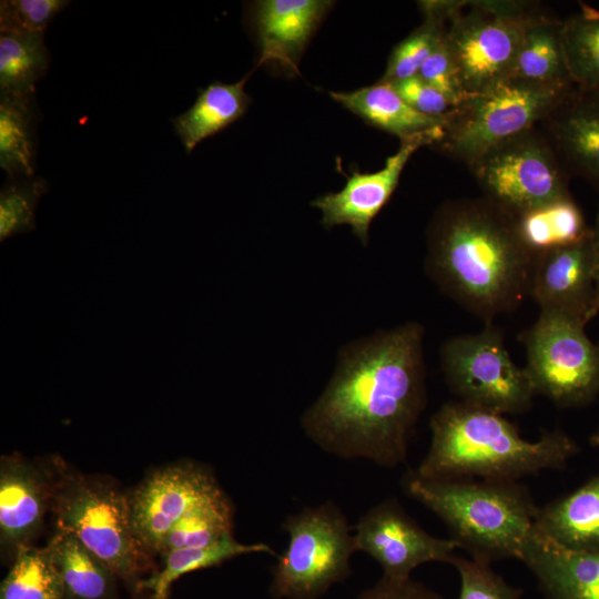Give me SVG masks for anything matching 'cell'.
Here are the masks:
<instances>
[{
    "mask_svg": "<svg viewBox=\"0 0 599 599\" xmlns=\"http://www.w3.org/2000/svg\"><path fill=\"white\" fill-rule=\"evenodd\" d=\"M424 328L408 322L345 345L302 427L324 451L383 467L405 461L426 406Z\"/></svg>",
    "mask_w": 599,
    "mask_h": 599,
    "instance_id": "6da1fadb",
    "label": "cell"
},
{
    "mask_svg": "<svg viewBox=\"0 0 599 599\" xmlns=\"http://www.w3.org/2000/svg\"><path fill=\"white\" fill-rule=\"evenodd\" d=\"M535 260L514 215L485 196L445 203L428 229L427 274L486 324L529 295Z\"/></svg>",
    "mask_w": 599,
    "mask_h": 599,
    "instance_id": "7a4b0ae2",
    "label": "cell"
},
{
    "mask_svg": "<svg viewBox=\"0 0 599 599\" xmlns=\"http://www.w3.org/2000/svg\"><path fill=\"white\" fill-rule=\"evenodd\" d=\"M429 425V449L412 471L422 478L516 481L562 468L578 451L560 429L530 441L504 415L463 402L444 404Z\"/></svg>",
    "mask_w": 599,
    "mask_h": 599,
    "instance_id": "3957f363",
    "label": "cell"
},
{
    "mask_svg": "<svg viewBox=\"0 0 599 599\" xmlns=\"http://www.w3.org/2000/svg\"><path fill=\"white\" fill-rule=\"evenodd\" d=\"M404 489L438 516L475 559L520 560L535 531L539 508L517 481L429 479L409 473Z\"/></svg>",
    "mask_w": 599,
    "mask_h": 599,
    "instance_id": "277c9868",
    "label": "cell"
},
{
    "mask_svg": "<svg viewBox=\"0 0 599 599\" xmlns=\"http://www.w3.org/2000/svg\"><path fill=\"white\" fill-rule=\"evenodd\" d=\"M545 13L526 1H466L445 41L468 97L510 78L526 29Z\"/></svg>",
    "mask_w": 599,
    "mask_h": 599,
    "instance_id": "5b68a950",
    "label": "cell"
},
{
    "mask_svg": "<svg viewBox=\"0 0 599 599\" xmlns=\"http://www.w3.org/2000/svg\"><path fill=\"white\" fill-rule=\"evenodd\" d=\"M282 529L288 545L273 568V597L317 599L348 577L349 560L357 550L352 527L335 504L327 501L288 515Z\"/></svg>",
    "mask_w": 599,
    "mask_h": 599,
    "instance_id": "8992f818",
    "label": "cell"
},
{
    "mask_svg": "<svg viewBox=\"0 0 599 599\" xmlns=\"http://www.w3.org/2000/svg\"><path fill=\"white\" fill-rule=\"evenodd\" d=\"M573 87L509 78L455 108L434 146L468 165L491 146L536 128Z\"/></svg>",
    "mask_w": 599,
    "mask_h": 599,
    "instance_id": "52a82bcc",
    "label": "cell"
},
{
    "mask_svg": "<svg viewBox=\"0 0 599 599\" xmlns=\"http://www.w3.org/2000/svg\"><path fill=\"white\" fill-rule=\"evenodd\" d=\"M58 530L74 535L114 575L129 578L141 569L130 501L118 488L84 476L63 477L52 489Z\"/></svg>",
    "mask_w": 599,
    "mask_h": 599,
    "instance_id": "ba28073f",
    "label": "cell"
},
{
    "mask_svg": "<svg viewBox=\"0 0 599 599\" xmlns=\"http://www.w3.org/2000/svg\"><path fill=\"white\" fill-rule=\"evenodd\" d=\"M585 326L567 314L540 311L519 335L536 393L560 407L586 405L599 394V346L588 338Z\"/></svg>",
    "mask_w": 599,
    "mask_h": 599,
    "instance_id": "9c48e42d",
    "label": "cell"
},
{
    "mask_svg": "<svg viewBox=\"0 0 599 599\" xmlns=\"http://www.w3.org/2000/svg\"><path fill=\"white\" fill-rule=\"evenodd\" d=\"M445 380L459 402L501 415L528 410L537 394L526 370L511 359L493 323L446 341L440 349Z\"/></svg>",
    "mask_w": 599,
    "mask_h": 599,
    "instance_id": "30bf717a",
    "label": "cell"
},
{
    "mask_svg": "<svg viewBox=\"0 0 599 599\" xmlns=\"http://www.w3.org/2000/svg\"><path fill=\"white\" fill-rule=\"evenodd\" d=\"M468 167L484 196L512 215L571 196L569 175L538 126L491 146Z\"/></svg>",
    "mask_w": 599,
    "mask_h": 599,
    "instance_id": "8fae6325",
    "label": "cell"
},
{
    "mask_svg": "<svg viewBox=\"0 0 599 599\" xmlns=\"http://www.w3.org/2000/svg\"><path fill=\"white\" fill-rule=\"evenodd\" d=\"M353 529L356 550L369 555L383 568V577L394 580L410 578L426 562L450 564L459 548L451 538L425 531L394 498L369 508Z\"/></svg>",
    "mask_w": 599,
    "mask_h": 599,
    "instance_id": "7c38bea8",
    "label": "cell"
},
{
    "mask_svg": "<svg viewBox=\"0 0 599 599\" xmlns=\"http://www.w3.org/2000/svg\"><path fill=\"white\" fill-rule=\"evenodd\" d=\"M223 494L213 474L197 464L181 463L153 471L129 498L138 541L144 550L159 551L185 514Z\"/></svg>",
    "mask_w": 599,
    "mask_h": 599,
    "instance_id": "4fadbf2b",
    "label": "cell"
},
{
    "mask_svg": "<svg viewBox=\"0 0 599 599\" xmlns=\"http://www.w3.org/2000/svg\"><path fill=\"white\" fill-rule=\"evenodd\" d=\"M439 134H423L402 141L399 150L387 158L383 169L353 172L338 192L326 193L312 202L322 212L325 229L346 224L363 245H367L373 220L387 204L398 185L400 174L410 156L424 145H436Z\"/></svg>",
    "mask_w": 599,
    "mask_h": 599,
    "instance_id": "5bb4252c",
    "label": "cell"
},
{
    "mask_svg": "<svg viewBox=\"0 0 599 599\" xmlns=\"http://www.w3.org/2000/svg\"><path fill=\"white\" fill-rule=\"evenodd\" d=\"M529 295L540 311L567 314L585 325L599 313L591 230L579 243L536 256Z\"/></svg>",
    "mask_w": 599,
    "mask_h": 599,
    "instance_id": "9a60e30c",
    "label": "cell"
},
{
    "mask_svg": "<svg viewBox=\"0 0 599 599\" xmlns=\"http://www.w3.org/2000/svg\"><path fill=\"white\" fill-rule=\"evenodd\" d=\"M537 126L567 174L599 191V91L575 85Z\"/></svg>",
    "mask_w": 599,
    "mask_h": 599,
    "instance_id": "2e32d148",
    "label": "cell"
},
{
    "mask_svg": "<svg viewBox=\"0 0 599 599\" xmlns=\"http://www.w3.org/2000/svg\"><path fill=\"white\" fill-rule=\"evenodd\" d=\"M333 1L261 0L254 2L251 23L260 50L258 63H274L297 73L302 53Z\"/></svg>",
    "mask_w": 599,
    "mask_h": 599,
    "instance_id": "e0dca14e",
    "label": "cell"
},
{
    "mask_svg": "<svg viewBox=\"0 0 599 599\" xmlns=\"http://www.w3.org/2000/svg\"><path fill=\"white\" fill-rule=\"evenodd\" d=\"M52 489L40 470L13 456L1 458L0 534L2 544L28 546L38 532Z\"/></svg>",
    "mask_w": 599,
    "mask_h": 599,
    "instance_id": "ac0fdd59",
    "label": "cell"
},
{
    "mask_svg": "<svg viewBox=\"0 0 599 599\" xmlns=\"http://www.w3.org/2000/svg\"><path fill=\"white\" fill-rule=\"evenodd\" d=\"M520 560L548 599H599V551L565 549L535 527Z\"/></svg>",
    "mask_w": 599,
    "mask_h": 599,
    "instance_id": "d6986e66",
    "label": "cell"
},
{
    "mask_svg": "<svg viewBox=\"0 0 599 599\" xmlns=\"http://www.w3.org/2000/svg\"><path fill=\"white\" fill-rule=\"evenodd\" d=\"M329 95L368 124L398 136L400 142L423 134L444 136L448 115L430 116L416 111L386 82Z\"/></svg>",
    "mask_w": 599,
    "mask_h": 599,
    "instance_id": "ffe728a7",
    "label": "cell"
},
{
    "mask_svg": "<svg viewBox=\"0 0 599 599\" xmlns=\"http://www.w3.org/2000/svg\"><path fill=\"white\" fill-rule=\"evenodd\" d=\"M536 529L572 551H599V474L565 497L539 508Z\"/></svg>",
    "mask_w": 599,
    "mask_h": 599,
    "instance_id": "44dd1931",
    "label": "cell"
},
{
    "mask_svg": "<svg viewBox=\"0 0 599 599\" xmlns=\"http://www.w3.org/2000/svg\"><path fill=\"white\" fill-rule=\"evenodd\" d=\"M246 80L247 77L235 83L209 84L199 91L187 111L172 119L174 131L187 153L245 114L251 104V98L244 90Z\"/></svg>",
    "mask_w": 599,
    "mask_h": 599,
    "instance_id": "7402d4cb",
    "label": "cell"
},
{
    "mask_svg": "<svg viewBox=\"0 0 599 599\" xmlns=\"http://www.w3.org/2000/svg\"><path fill=\"white\" fill-rule=\"evenodd\" d=\"M510 78L564 88L576 85L564 52L561 20L544 14L526 29Z\"/></svg>",
    "mask_w": 599,
    "mask_h": 599,
    "instance_id": "603a6c76",
    "label": "cell"
},
{
    "mask_svg": "<svg viewBox=\"0 0 599 599\" xmlns=\"http://www.w3.org/2000/svg\"><path fill=\"white\" fill-rule=\"evenodd\" d=\"M514 219L521 242L536 256L579 243L591 230L572 196L525 211Z\"/></svg>",
    "mask_w": 599,
    "mask_h": 599,
    "instance_id": "cb8c5ba5",
    "label": "cell"
},
{
    "mask_svg": "<svg viewBox=\"0 0 599 599\" xmlns=\"http://www.w3.org/2000/svg\"><path fill=\"white\" fill-rule=\"evenodd\" d=\"M35 124L34 95L0 94V166L10 179L33 177Z\"/></svg>",
    "mask_w": 599,
    "mask_h": 599,
    "instance_id": "d4e9b609",
    "label": "cell"
},
{
    "mask_svg": "<svg viewBox=\"0 0 599 599\" xmlns=\"http://www.w3.org/2000/svg\"><path fill=\"white\" fill-rule=\"evenodd\" d=\"M61 576L64 598L104 599L114 575L74 535L58 530L47 546Z\"/></svg>",
    "mask_w": 599,
    "mask_h": 599,
    "instance_id": "484cf974",
    "label": "cell"
},
{
    "mask_svg": "<svg viewBox=\"0 0 599 599\" xmlns=\"http://www.w3.org/2000/svg\"><path fill=\"white\" fill-rule=\"evenodd\" d=\"M454 0L422 1L424 22L392 51L382 82L392 83L417 75L427 58L443 40L456 11Z\"/></svg>",
    "mask_w": 599,
    "mask_h": 599,
    "instance_id": "4316f807",
    "label": "cell"
},
{
    "mask_svg": "<svg viewBox=\"0 0 599 599\" xmlns=\"http://www.w3.org/2000/svg\"><path fill=\"white\" fill-rule=\"evenodd\" d=\"M253 552L275 554L266 544H242L233 534L206 547L173 549L163 554V568L141 581L140 588L150 590L152 599H166L171 585L181 576Z\"/></svg>",
    "mask_w": 599,
    "mask_h": 599,
    "instance_id": "83f0119b",
    "label": "cell"
},
{
    "mask_svg": "<svg viewBox=\"0 0 599 599\" xmlns=\"http://www.w3.org/2000/svg\"><path fill=\"white\" fill-rule=\"evenodd\" d=\"M49 64L43 33L0 34V94L34 95Z\"/></svg>",
    "mask_w": 599,
    "mask_h": 599,
    "instance_id": "f1b7e54d",
    "label": "cell"
},
{
    "mask_svg": "<svg viewBox=\"0 0 599 599\" xmlns=\"http://www.w3.org/2000/svg\"><path fill=\"white\" fill-rule=\"evenodd\" d=\"M561 40L575 84L599 91V9L580 2L577 12L561 20Z\"/></svg>",
    "mask_w": 599,
    "mask_h": 599,
    "instance_id": "f546056e",
    "label": "cell"
},
{
    "mask_svg": "<svg viewBox=\"0 0 599 599\" xmlns=\"http://www.w3.org/2000/svg\"><path fill=\"white\" fill-rule=\"evenodd\" d=\"M0 599H64L61 576L48 548L23 546L0 588Z\"/></svg>",
    "mask_w": 599,
    "mask_h": 599,
    "instance_id": "4dcf8cb0",
    "label": "cell"
},
{
    "mask_svg": "<svg viewBox=\"0 0 599 599\" xmlns=\"http://www.w3.org/2000/svg\"><path fill=\"white\" fill-rule=\"evenodd\" d=\"M232 507L225 494L185 514L163 539L159 551L210 546L232 535Z\"/></svg>",
    "mask_w": 599,
    "mask_h": 599,
    "instance_id": "1f68e13d",
    "label": "cell"
},
{
    "mask_svg": "<svg viewBox=\"0 0 599 599\" xmlns=\"http://www.w3.org/2000/svg\"><path fill=\"white\" fill-rule=\"evenodd\" d=\"M0 192V241L30 232L35 226V209L48 191L41 177L11 179Z\"/></svg>",
    "mask_w": 599,
    "mask_h": 599,
    "instance_id": "d6a6232c",
    "label": "cell"
},
{
    "mask_svg": "<svg viewBox=\"0 0 599 599\" xmlns=\"http://www.w3.org/2000/svg\"><path fill=\"white\" fill-rule=\"evenodd\" d=\"M450 564L457 569L460 578L458 599H520L521 597V590L497 575L489 562L455 555Z\"/></svg>",
    "mask_w": 599,
    "mask_h": 599,
    "instance_id": "836d02e7",
    "label": "cell"
},
{
    "mask_svg": "<svg viewBox=\"0 0 599 599\" xmlns=\"http://www.w3.org/2000/svg\"><path fill=\"white\" fill-rule=\"evenodd\" d=\"M70 3L65 0H2L0 33H44L54 17Z\"/></svg>",
    "mask_w": 599,
    "mask_h": 599,
    "instance_id": "e575fe53",
    "label": "cell"
},
{
    "mask_svg": "<svg viewBox=\"0 0 599 599\" xmlns=\"http://www.w3.org/2000/svg\"><path fill=\"white\" fill-rule=\"evenodd\" d=\"M418 75L441 93L454 108L469 98L446 44L445 35L424 62Z\"/></svg>",
    "mask_w": 599,
    "mask_h": 599,
    "instance_id": "d590c367",
    "label": "cell"
},
{
    "mask_svg": "<svg viewBox=\"0 0 599 599\" xmlns=\"http://www.w3.org/2000/svg\"><path fill=\"white\" fill-rule=\"evenodd\" d=\"M416 111L430 116H447L455 108L418 74L388 83Z\"/></svg>",
    "mask_w": 599,
    "mask_h": 599,
    "instance_id": "8d00e7d4",
    "label": "cell"
},
{
    "mask_svg": "<svg viewBox=\"0 0 599 599\" xmlns=\"http://www.w3.org/2000/svg\"><path fill=\"white\" fill-rule=\"evenodd\" d=\"M358 599H443L426 586L408 579L394 580L383 577L375 586L361 593Z\"/></svg>",
    "mask_w": 599,
    "mask_h": 599,
    "instance_id": "74e56055",
    "label": "cell"
},
{
    "mask_svg": "<svg viewBox=\"0 0 599 599\" xmlns=\"http://www.w3.org/2000/svg\"><path fill=\"white\" fill-rule=\"evenodd\" d=\"M591 246L595 261L596 290L599 303V210L593 227H591Z\"/></svg>",
    "mask_w": 599,
    "mask_h": 599,
    "instance_id": "f35d334b",
    "label": "cell"
},
{
    "mask_svg": "<svg viewBox=\"0 0 599 599\" xmlns=\"http://www.w3.org/2000/svg\"><path fill=\"white\" fill-rule=\"evenodd\" d=\"M590 444L592 446H599V427L590 437Z\"/></svg>",
    "mask_w": 599,
    "mask_h": 599,
    "instance_id": "ab89813d",
    "label": "cell"
},
{
    "mask_svg": "<svg viewBox=\"0 0 599 599\" xmlns=\"http://www.w3.org/2000/svg\"><path fill=\"white\" fill-rule=\"evenodd\" d=\"M597 345L599 346V343Z\"/></svg>",
    "mask_w": 599,
    "mask_h": 599,
    "instance_id": "60d3db41",
    "label": "cell"
}]
</instances>
